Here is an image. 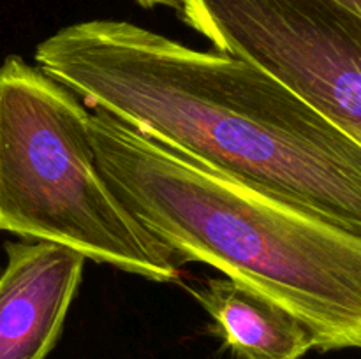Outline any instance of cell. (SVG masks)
I'll use <instances>...</instances> for the list:
<instances>
[{
    "instance_id": "cell-1",
    "label": "cell",
    "mask_w": 361,
    "mask_h": 359,
    "mask_svg": "<svg viewBox=\"0 0 361 359\" xmlns=\"http://www.w3.org/2000/svg\"><path fill=\"white\" fill-rule=\"evenodd\" d=\"M34 58L88 109L361 234V146L256 63L120 20L67 25Z\"/></svg>"
},
{
    "instance_id": "cell-2",
    "label": "cell",
    "mask_w": 361,
    "mask_h": 359,
    "mask_svg": "<svg viewBox=\"0 0 361 359\" xmlns=\"http://www.w3.org/2000/svg\"><path fill=\"white\" fill-rule=\"evenodd\" d=\"M99 169L176 260H197L298 317L316 351L361 348V234L217 175L106 111L88 120Z\"/></svg>"
},
{
    "instance_id": "cell-3",
    "label": "cell",
    "mask_w": 361,
    "mask_h": 359,
    "mask_svg": "<svg viewBox=\"0 0 361 359\" xmlns=\"http://www.w3.org/2000/svg\"><path fill=\"white\" fill-rule=\"evenodd\" d=\"M90 111L21 56L0 65V231L49 241L147 280L178 260L123 206L99 169Z\"/></svg>"
},
{
    "instance_id": "cell-4",
    "label": "cell",
    "mask_w": 361,
    "mask_h": 359,
    "mask_svg": "<svg viewBox=\"0 0 361 359\" xmlns=\"http://www.w3.org/2000/svg\"><path fill=\"white\" fill-rule=\"evenodd\" d=\"M217 51L256 63L361 146V18L335 0H182Z\"/></svg>"
},
{
    "instance_id": "cell-5",
    "label": "cell",
    "mask_w": 361,
    "mask_h": 359,
    "mask_svg": "<svg viewBox=\"0 0 361 359\" xmlns=\"http://www.w3.org/2000/svg\"><path fill=\"white\" fill-rule=\"evenodd\" d=\"M0 273V359H46L81 284L85 257L49 241H7Z\"/></svg>"
},
{
    "instance_id": "cell-6",
    "label": "cell",
    "mask_w": 361,
    "mask_h": 359,
    "mask_svg": "<svg viewBox=\"0 0 361 359\" xmlns=\"http://www.w3.org/2000/svg\"><path fill=\"white\" fill-rule=\"evenodd\" d=\"M189 291L236 359H302L316 348L298 317L233 278H212Z\"/></svg>"
},
{
    "instance_id": "cell-7",
    "label": "cell",
    "mask_w": 361,
    "mask_h": 359,
    "mask_svg": "<svg viewBox=\"0 0 361 359\" xmlns=\"http://www.w3.org/2000/svg\"><path fill=\"white\" fill-rule=\"evenodd\" d=\"M137 4H141L143 7H157V6H164V7H171V9L178 11L180 6H182V0H136Z\"/></svg>"
},
{
    "instance_id": "cell-8",
    "label": "cell",
    "mask_w": 361,
    "mask_h": 359,
    "mask_svg": "<svg viewBox=\"0 0 361 359\" xmlns=\"http://www.w3.org/2000/svg\"><path fill=\"white\" fill-rule=\"evenodd\" d=\"M341 6H344L345 9H349L351 13H355L356 16L361 18V0H335Z\"/></svg>"
}]
</instances>
